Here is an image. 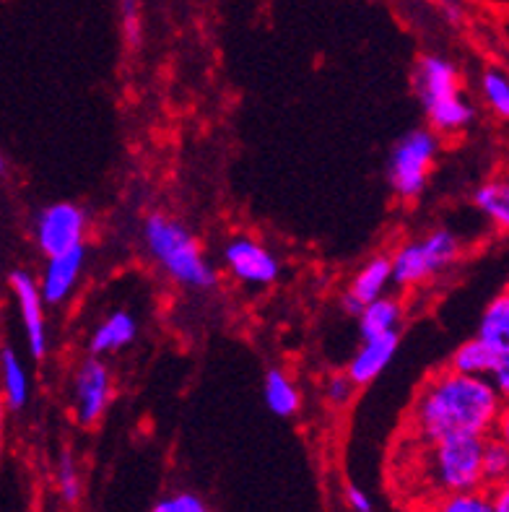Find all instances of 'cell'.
Listing matches in <instances>:
<instances>
[{
    "instance_id": "obj_1",
    "label": "cell",
    "mask_w": 509,
    "mask_h": 512,
    "mask_svg": "<svg viewBox=\"0 0 509 512\" xmlns=\"http://www.w3.org/2000/svg\"><path fill=\"white\" fill-rule=\"evenodd\" d=\"M502 416V393L489 377L439 372L413 406V432L421 442L445 437H489Z\"/></svg>"
},
{
    "instance_id": "obj_2",
    "label": "cell",
    "mask_w": 509,
    "mask_h": 512,
    "mask_svg": "<svg viewBox=\"0 0 509 512\" xmlns=\"http://www.w3.org/2000/svg\"><path fill=\"white\" fill-rule=\"evenodd\" d=\"M143 242L156 266L167 273L174 284L187 289H211L216 286V271L208 266L195 234L164 214H151L143 224Z\"/></svg>"
},
{
    "instance_id": "obj_3",
    "label": "cell",
    "mask_w": 509,
    "mask_h": 512,
    "mask_svg": "<svg viewBox=\"0 0 509 512\" xmlns=\"http://www.w3.org/2000/svg\"><path fill=\"white\" fill-rule=\"evenodd\" d=\"M416 94L434 130L442 136H458L473 123L476 110L463 91V81L455 68L442 55H424L416 65Z\"/></svg>"
},
{
    "instance_id": "obj_4",
    "label": "cell",
    "mask_w": 509,
    "mask_h": 512,
    "mask_svg": "<svg viewBox=\"0 0 509 512\" xmlns=\"http://www.w3.org/2000/svg\"><path fill=\"white\" fill-rule=\"evenodd\" d=\"M484 440L486 437H445L429 442L426 471L439 492H471L484 484Z\"/></svg>"
},
{
    "instance_id": "obj_5",
    "label": "cell",
    "mask_w": 509,
    "mask_h": 512,
    "mask_svg": "<svg viewBox=\"0 0 509 512\" xmlns=\"http://www.w3.org/2000/svg\"><path fill=\"white\" fill-rule=\"evenodd\" d=\"M437 151L439 141L432 130H411L395 143L387 159V180L398 198L416 201L424 193Z\"/></svg>"
},
{
    "instance_id": "obj_6",
    "label": "cell",
    "mask_w": 509,
    "mask_h": 512,
    "mask_svg": "<svg viewBox=\"0 0 509 512\" xmlns=\"http://www.w3.org/2000/svg\"><path fill=\"white\" fill-rule=\"evenodd\" d=\"M460 255V242L450 229H434L424 240L403 245L390 258V281L398 286H416L442 273Z\"/></svg>"
},
{
    "instance_id": "obj_7",
    "label": "cell",
    "mask_w": 509,
    "mask_h": 512,
    "mask_svg": "<svg viewBox=\"0 0 509 512\" xmlns=\"http://www.w3.org/2000/svg\"><path fill=\"white\" fill-rule=\"evenodd\" d=\"M89 216L76 203H50L34 219V240L42 253L50 255L65 253L73 247L84 245Z\"/></svg>"
},
{
    "instance_id": "obj_8",
    "label": "cell",
    "mask_w": 509,
    "mask_h": 512,
    "mask_svg": "<svg viewBox=\"0 0 509 512\" xmlns=\"http://www.w3.org/2000/svg\"><path fill=\"white\" fill-rule=\"evenodd\" d=\"M112 403L110 367L99 357H89L73 375V409L78 424L91 427L104 416Z\"/></svg>"
},
{
    "instance_id": "obj_9",
    "label": "cell",
    "mask_w": 509,
    "mask_h": 512,
    "mask_svg": "<svg viewBox=\"0 0 509 512\" xmlns=\"http://www.w3.org/2000/svg\"><path fill=\"white\" fill-rule=\"evenodd\" d=\"M224 263L234 279L247 286H271L281 276L276 255L252 237H234L226 242Z\"/></svg>"
},
{
    "instance_id": "obj_10",
    "label": "cell",
    "mask_w": 509,
    "mask_h": 512,
    "mask_svg": "<svg viewBox=\"0 0 509 512\" xmlns=\"http://www.w3.org/2000/svg\"><path fill=\"white\" fill-rule=\"evenodd\" d=\"M11 292L19 307L21 328L26 333V346L34 359H45L50 351V338H47V318L45 302L39 294V286L32 273L13 271L11 273Z\"/></svg>"
},
{
    "instance_id": "obj_11",
    "label": "cell",
    "mask_w": 509,
    "mask_h": 512,
    "mask_svg": "<svg viewBox=\"0 0 509 512\" xmlns=\"http://www.w3.org/2000/svg\"><path fill=\"white\" fill-rule=\"evenodd\" d=\"M86 266V247L78 245L73 250H65V253L50 255L47 258L45 273L39 279V294H42V302L45 305H63L71 299V294L76 292L78 281H81V273Z\"/></svg>"
},
{
    "instance_id": "obj_12",
    "label": "cell",
    "mask_w": 509,
    "mask_h": 512,
    "mask_svg": "<svg viewBox=\"0 0 509 512\" xmlns=\"http://www.w3.org/2000/svg\"><path fill=\"white\" fill-rule=\"evenodd\" d=\"M400 346V333H385V336L364 338V344L359 346V351L354 354L351 364H348L346 375L351 377L354 385H369L372 380L382 375V372L390 367L395 351Z\"/></svg>"
},
{
    "instance_id": "obj_13",
    "label": "cell",
    "mask_w": 509,
    "mask_h": 512,
    "mask_svg": "<svg viewBox=\"0 0 509 512\" xmlns=\"http://www.w3.org/2000/svg\"><path fill=\"white\" fill-rule=\"evenodd\" d=\"M390 284H393L390 281V258L387 255H377V258L369 260L367 266L354 276L348 292L343 294V310L348 315H359L361 307L374 302V299L385 297Z\"/></svg>"
},
{
    "instance_id": "obj_14",
    "label": "cell",
    "mask_w": 509,
    "mask_h": 512,
    "mask_svg": "<svg viewBox=\"0 0 509 512\" xmlns=\"http://www.w3.org/2000/svg\"><path fill=\"white\" fill-rule=\"evenodd\" d=\"M138 338V320L133 312L115 310L91 331L89 351L91 357H107L117 351L128 349Z\"/></svg>"
},
{
    "instance_id": "obj_15",
    "label": "cell",
    "mask_w": 509,
    "mask_h": 512,
    "mask_svg": "<svg viewBox=\"0 0 509 512\" xmlns=\"http://www.w3.org/2000/svg\"><path fill=\"white\" fill-rule=\"evenodd\" d=\"M509 364V346L489 344L481 338H471L465 341L455 354H452L450 370L463 372V375H476V377H491L494 372Z\"/></svg>"
},
{
    "instance_id": "obj_16",
    "label": "cell",
    "mask_w": 509,
    "mask_h": 512,
    "mask_svg": "<svg viewBox=\"0 0 509 512\" xmlns=\"http://www.w3.org/2000/svg\"><path fill=\"white\" fill-rule=\"evenodd\" d=\"M29 396H32V383H29L24 362L11 346H0V398L6 403V409H26Z\"/></svg>"
},
{
    "instance_id": "obj_17",
    "label": "cell",
    "mask_w": 509,
    "mask_h": 512,
    "mask_svg": "<svg viewBox=\"0 0 509 512\" xmlns=\"http://www.w3.org/2000/svg\"><path fill=\"white\" fill-rule=\"evenodd\" d=\"M263 398L268 411L281 419H289L302 409V393L284 370H268L263 383Z\"/></svg>"
},
{
    "instance_id": "obj_18",
    "label": "cell",
    "mask_w": 509,
    "mask_h": 512,
    "mask_svg": "<svg viewBox=\"0 0 509 512\" xmlns=\"http://www.w3.org/2000/svg\"><path fill=\"white\" fill-rule=\"evenodd\" d=\"M359 331L361 338H374L385 336V333H393L400 328V320H403V307H400L398 299L393 297H380L364 305L359 310Z\"/></svg>"
},
{
    "instance_id": "obj_19",
    "label": "cell",
    "mask_w": 509,
    "mask_h": 512,
    "mask_svg": "<svg viewBox=\"0 0 509 512\" xmlns=\"http://www.w3.org/2000/svg\"><path fill=\"white\" fill-rule=\"evenodd\" d=\"M473 201L476 206L481 208V214L486 219H491L497 224L499 229H507L509 227V188L507 182H486L481 188L476 190L473 195Z\"/></svg>"
},
{
    "instance_id": "obj_20",
    "label": "cell",
    "mask_w": 509,
    "mask_h": 512,
    "mask_svg": "<svg viewBox=\"0 0 509 512\" xmlns=\"http://www.w3.org/2000/svg\"><path fill=\"white\" fill-rule=\"evenodd\" d=\"M478 338L497 346H509V297L502 294L491 302L478 323Z\"/></svg>"
},
{
    "instance_id": "obj_21",
    "label": "cell",
    "mask_w": 509,
    "mask_h": 512,
    "mask_svg": "<svg viewBox=\"0 0 509 512\" xmlns=\"http://www.w3.org/2000/svg\"><path fill=\"white\" fill-rule=\"evenodd\" d=\"M484 99L491 107V112L499 117H509V78L499 68H489L481 78Z\"/></svg>"
},
{
    "instance_id": "obj_22",
    "label": "cell",
    "mask_w": 509,
    "mask_h": 512,
    "mask_svg": "<svg viewBox=\"0 0 509 512\" xmlns=\"http://www.w3.org/2000/svg\"><path fill=\"white\" fill-rule=\"evenodd\" d=\"M429 512H494V507H491V497L471 489V492L445 494Z\"/></svg>"
},
{
    "instance_id": "obj_23",
    "label": "cell",
    "mask_w": 509,
    "mask_h": 512,
    "mask_svg": "<svg viewBox=\"0 0 509 512\" xmlns=\"http://www.w3.org/2000/svg\"><path fill=\"white\" fill-rule=\"evenodd\" d=\"M481 466H484V481H504L509 471L507 442L497 440V437H486Z\"/></svg>"
},
{
    "instance_id": "obj_24",
    "label": "cell",
    "mask_w": 509,
    "mask_h": 512,
    "mask_svg": "<svg viewBox=\"0 0 509 512\" xmlns=\"http://www.w3.org/2000/svg\"><path fill=\"white\" fill-rule=\"evenodd\" d=\"M120 16H123L125 42L136 50V47L143 42L141 0H120Z\"/></svg>"
},
{
    "instance_id": "obj_25",
    "label": "cell",
    "mask_w": 509,
    "mask_h": 512,
    "mask_svg": "<svg viewBox=\"0 0 509 512\" xmlns=\"http://www.w3.org/2000/svg\"><path fill=\"white\" fill-rule=\"evenodd\" d=\"M58 484H60V494H63L65 502H78L81 497V479H78L76 463H73V455L65 450L60 455V466H58Z\"/></svg>"
},
{
    "instance_id": "obj_26",
    "label": "cell",
    "mask_w": 509,
    "mask_h": 512,
    "mask_svg": "<svg viewBox=\"0 0 509 512\" xmlns=\"http://www.w3.org/2000/svg\"><path fill=\"white\" fill-rule=\"evenodd\" d=\"M151 512H211L208 505L193 492H174L162 497L151 507Z\"/></svg>"
},
{
    "instance_id": "obj_27",
    "label": "cell",
    "mask_w": 509,
    "mask_h": 512,
    "mask_svg": "<svg viewBox=\"0 0 509 512\" xmlns=\"http://www.w3.org/2000/svg\"><path fill=\"white\" fill-rule=\"evenodd\" d=\"M356 385L351 383V377L348 375H338V377H330L328 380V388H325V393H328V401L330 403H348L351 401V396H354Z\"/></svg>"
},
{
    "instance_id": "obj_28",
    "label": "cell",
    "mask_w": 509,
    "mask_h": 512,
    "mask_svg": "<svg viewBox=\"0 0 509 512\" xmlns=\"http://www.w3.org/2000/svg\"><path fill=\"white\" fill-rule=\"evenodd\" d=\"M346 500H348V507H351L354 512H374V505L367 497V492L356 487V484H348L346 487Z\"/></svg>"
},
{
    "instance_id": "obj_29",
    "label": "cell",
    "mask_w": 509,
    "mask_h": 512,
    "mask_svg": "<svg viewBox=\"0 0 509 512\" xmlns=\"http://www.w3.org/2000/svg\"><path fill=\"white\" fill-rule=\"evenodd\" d=\"M491 507H494V512H509V492H507V489H499V492L491 497Z\"/></svg>"
},
{
    "instance_id": "obj_30",
    "label": "cell",
    "mask_w": 509,
    "mask_h": 512,
    "mask_svg": "<svg viewBox=\"0 0 509 512\" xmlns=\"http://www.w3.org/2000/svg\"><path fill=\"white\" fill-rule=\"evenodd\" d=\"M6 416L8 409L6 403H3V398H0V445H3V435H6Z\"/></svg>"
},
{
    "instance_id": "obj_31",
    "label": "cell",
    "mask_w": 509,
    "mask_h": 512,
    "mask_svg": "<svg viewBox=\"0 0 509 512\" xmlns=\"http://www.w3.org/2000/svg\"><path fill=\"white\" fill-rule=\"evenodd\" d=\"M6 175H8V159L6 154L0 151V177H6Z\"/></svg>"
}]
</instances>
